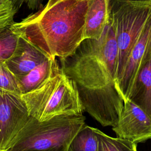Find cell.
<instances>
[{"label": "cell", "instance_id": "cell-1", "mask_svg": "<svg viewBox=\"0 0 151 151\" xmlns=\"http://www.w3.org/2000/svg\"><path fill=\"white\" fill-rule=\"evenodd\" d=\"M60 61L61 71L76 87L83 110L103 126H113L124 101L116 84L118 48L110 20L99 39H84L72 55Z\"/></svg>", "mask_w": 151, "mask_h": 151}, {"label": "cell", "instance_id": "cell-2", "mask_svg": "<svg viewBox=\"0 0 151 151\" xmlns=\"http://www.w3.org/2000/svg\"><path fill=\"white\" fill-rule=\"evenodd\" d=\"M88 0H48L37 12L10 26L48 58L72 55L84 40Z\"/></svg>", "mask_w": 151, "mask_h": 151}, {"label": "cell", "instance_id": "cell-3", "mask_svg": "<svg viewBox=\"0 0 151 151\" xmlns=\"http://www.w3.org/2000/svg\"><path fill=\"white\" fill-rule=\"evenodd\" d=\"M83 114L65 113L38 121L32 116L7 151H67L68 146L85 125Z\"/></svg>", "mask_w": 151, "mask_h": 151}, {"label": "cell", "instance_id": "cell-4", "mask_svg": "<svg viewBox=\"0 0 151 151\" xmlns=\"http://www.w3.org/2000/svg\"><path fill=\"white\" fill-rule=\"evenodd\" d=\"M30 116L38 121L65 114H83L73 82L60 70L35 90L21 95Z\"/></svg>", "mask_w": 151, "mask_h": 151}, {"label": "cell", "instance_id": "cell-5", "mask_svg": "<svg viewBox=\"0 0 151 151\" xmlns=\"http://www.w3.org/2000/svg\"><path fill=\"white\" fill-rule=\"evenodd\" d=\"M109 14L118 48L117 84L132 48L151 17V0H109Z\"/></svg>", "mask_w": 151, "mask_h": 151}, {"label": "cell", "instance_id": "cell-6", "mask_svg": "<svg viewBox=\"0 0 151 151\" xmlns=\"http://www.w3.org/2000/svg\"><path fill=\"white\" fill-rule=\"evenodd\" d=\"M30 115L21 95L0 90V151H7Z\"/></svg>", "mask_w": 151, "mask_h": 151}, {"label": "cell", "instance_id": "cell-7", "mask_svg": "<svg viewBox=\"0 0 151 151\" xmlns=\"http://www.w3.org/2000/svg\"><path fill=\"white\" fill-rule=\"evenodd\" d=\"M112 130L117 137L136 144L151 139V117L140 107L127 100Z\"/></svg>", "mask_w": 151, "mask_h": 151}, {"label": "cell", "instance_id": "cell-8", "mask_svg": "<svg viewBox=\"0 0 151 151\" xmlns=\"http://www.w3.org/2000/svg\"><path fill=\"white\" fill-rule=\"evenodd\" d=\"M151 46V17L146 24L134 46L132 48L117 82V87L123 101L127 100L128 94L137 71Z\"/></svg>", "mask_w": 151, "mask_h": 151}, {"label": "cell", "instance_id": "cell-9", "mask_svg": "<svg viewBox=\"0 0 151 151\" xmlns=\"http://www.w3.org/2000/svg\"><path fill=\"white\" fill-rule=\"evenodd\" d=\"M48 58L42 51L31 42L19 37L12 55L4 63L15 76L26 75Z\"/></svg>", "mask_w": 151, "mask_h": 151}, {"label": "cell", "instance_id": "cell-10", "mask_svg": "<svg viewBox=\"0 0 151 151\" xmlns=\"http://www.w3.org/2000/svg\"><path fill=\"white\" fill-rule=\"evenodd\" d=\"M127 100L140 107L151 117V46L137 71Z\"/></svg>", "mask_w": 151, "mask_h": 151}, {"label": "cell", "instance_id": "cell-11", "mask_svg": "<svg viewBox=\"0 0 151 151\" xmlns=\"http://www.w3.org/2000/svg\"><path fill=\"white\" fill-rule=\"evenodd\" d=\"M109 0H88L85 18L84 39H99L109 22Z\"/></svg>", "mask_w": 151, "mask_h": 151}, {"label": "cell", "instance_id": "cell-12", "mask_svg": "<svg viewBox=\"0 0 151 151\" xmlns=\"http://www.w3.org/2000/svg\"><path fill=\"white\" fill-rule=\"evenodd\" d=\"M61 70L56 58H48L26 75L16 77L21 95L36 90Z\"/></svg>", "mask_w": 151, "mask_h": 151}, {"label": "cell", "instance_id": "cell-13", "mask_svg": "<svg viewBox=\"0 0 151 151\" xmlns=\"http://www.w3.org/2000/svg\"><path fill=\"white\" fill-rule=\"evenodd\" d=\"M96 128L84 125L71 141L67 151H97Z\"/></svg>", "mask_w": 151, "mask_h": 151}, {"label": "cell", "instance_id": "cell-14", "mask_svg": "<svg viewBox=\"0 0 151 151\" xmlns=\"http://www.w3.org/2000/svg\"><path fill=\"white\" fill-rule=\"evenodd\" d=\"M97 151H137V144L120 137H113L96 128Z\"/></svg>", "mask_w": 151, "mask_h": 151}, {"label": "cell", "instance_id": "cell-15", "mask_svg": "<svg viewBox=\"0 0 151 151\" xmlns=\"http://www.w3.org/2000/svg\"><path fill=\"white\" fill-rule=\"evenodd\" d=\"M19 36L10 27L0 29V63H4L14 52Z\"/></svg>", "mask_w": 151, "mask_h": 151}, {"label": "cell", "instance_id": "cell-16", "mask_svg": "<svg viewBox=\"0 0 151 151\" xmlns=\"http://www.w3.org/2000/svg\"><path fill=\"white\" fill-rule=\"evenodd\" d=\"M0 90L20 94L17 78L5 63H0Z\"/></svg>", "mask_w": 151, "mask_h": 151}, {"label": "cell", "instance_id": "cell-17", "mask_svg": "<svg viewBox=\"0 0 151 151\" xmlns=\"http://www.w3.org/2000/svg\"><path fill=\"white\" fill-rule=\"evenodd\" d=\"M17 12V7L12 0H0V29L10 27L14 23Z\"/></svg>", "mask_w": 151, "mask_h": 151}, {"label": "cell", "instance_id": "cell-18", "mask_svg": "<svg viewBox=\"0 0 151 151\" xmlns=\"http://www.w3.org/2000/svg\"><path fill=\"white\" fill-rule=\"evenodd\" d=\"M15 3L19 2V1L25 2L28 6H29V8H35L38 6V5L40 4V1L41 0H12Z\"/></svg>", "mask_w": 151, "mask_h": 151}]
</instances>
